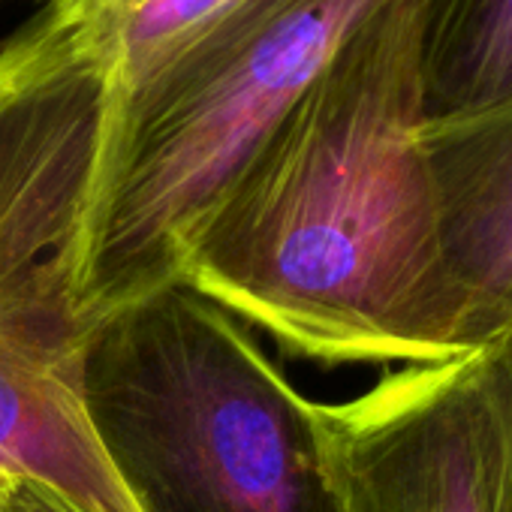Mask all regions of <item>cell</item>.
<instances>
[{
    "mask_svg": "<svg viewBox=\"0 0 512 512\" xmlns=\"http://www.w3.org/2000/svg\"><path fill=\"white\" fill-rule=\"evenodd\" d=\"M422 4L350 37L184 244L178 284L293 356L410 368L479 347L422 145Z\"/></svg>",
    "mask_w": 512,
    "mask_h": 512,
    "instance_id": "6da1fadb",
    "label": "cell"
},
{
    "mask_svg": "<svg viewBox=\"0 0 512 512\" xmlns=\"http://www.w3.org/2000/svg\"><path fill=\"white\" fill-rule=\"evenodd\" d=\"M422 121L512 100V0H425L419 25Z\"/></svg>",
    "mask_w": 512,
    "mask_h": 512,
    "instance_id": "52a82bcc",
    "label": "cell"
},
{
    "mask_svg": "<svg viewBox=\"0 0 512 512\" xmlns=\"http://www.w3.org/2000/svg\"><path fill=\"white\" fill-rule=\"evenodd\" d=\"M500 341H503V350H506V356H509V365H512V326L500 332Z\"/></svg>",
    "mask_w": 512,
    "mask_h": 512,
    "instance_id": "30bf717a",
    "label": "cell"
},
{
    "mask_svg": "<svg viewBox=\"0 0 512 512\" xmlns=\"http://www.w3.org/2000/svg\"><path fill=\"white\" fill-rule=\"evenodd\" d=\"M0 512H82L58 491L25 479L0 476Z\"/></svg>",
    "mask_w": 512,
    "mask_h": 512,
    "instance_id": "9c48e42d",
    "label": "cell"
},
{
    "mask_svg": "<svg viewBox=\"0 0 512 512\" xmlns=\"http://www.w3.org/2000/svg\"><path fill=\"white\" fill-rule=\"evenodd\" d=\"M347 512H512V365L500 335L317 401Z\"/></svg>",
    "mask_w": 512,
    "mask_h": 512,
    "instance_id": "277c9868",
    "label": "cell"
},
{
    "mask_svg": "<svg viewBox=\"0 0 512 512\" xmlns=\"http://www.w3.org/2000/svg\"><path fill=\"white\" fill-rule=\"evenodd\" d=\"M79 389L139 512H347L317 401L187 284L103 314Z\"/></svg>",
    "mask_w": 512,
    "mask_h": 512,
    "instance_id": "7a4b0ae2",
    "label": "cell"
},
{
    "mask_svg": "<svg viewBox=\"0 0 512 512\" xmlns=\"http://www.w3.org/2000/svg\"><path fill=\"white\" fill-rule=\"evenodd\" d=\"M386 4L241 0L190 55L121 103L82 250L79 305L91 326L178 284L202 217Z\"/></svg>",
    "mask_w": 512,
    "mask_h": 512,
    "instance_id": "3957f363",
    "label": "cell"
},
{
    "mask_svg": "<svg viewBox=\"0 0 512 512\" xmlns=\"http://www.w3.org/2000/svg\"><path fill=\"white\" fill-rule=\"evenodd\" d=\"M79 359L0 320V476L34 479L82 512H139L88 422Z\"/></svg>",
    "mask_w": 512,
    "mask_h": 512,
    "instance_id": "5b68a950",
    "label": "cell"
},
{
    "mask_svg": "<svg viewBox=\"0 0 512 512\" xmlns=\"http://www.w3.org/2000/svg\"><path fill=\"white\" fill-rule=\"evenodd\" d=\"M241 0H43L112 55L124 100L190 55Z\"/></svg>",
    "mask_w": 512,
    "mask_h": 512,
    "instance_id": "ba28073f",
    "label": "cell"
},
{
    "mask_svg": "<svg viewBox=\"0 0 512 512\" xmlns=\"http://www.w3.org/2000/svg\"><path fill=\"white\" fill-rule=\"evenodd\" d=\"M443 235L467 296L476 344L512 326V100L422 121Z\"/></svg>",
    "mask_w": 512,
    "mask_h": 512,
    "instance_id": "8992f818",
    "label": "cell"
}]
</instances>
